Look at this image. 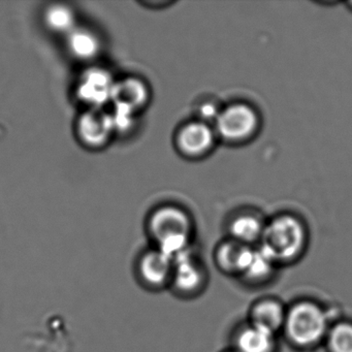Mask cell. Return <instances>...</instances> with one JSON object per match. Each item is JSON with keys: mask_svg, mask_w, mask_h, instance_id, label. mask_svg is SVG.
Masks as SVG:
<instances>
[{"mask_svg": "<svg viewBox=\"0 0 352 352\" xmlns=\"http://www.w3.org/2000/svg\"><path fill=\"white\" fill-rule=\"evenodd\" d=\"M146 232L156 247L172 257L192 248L195 224L190 214L175 205H164L152 211Z\"/></svg>", "mask_w": 352, "mask_h": 352, "instance_id": "obj_1", "label": "cell"}, {"mask_svg": "<svg viewBox=\"0 0 352 352\" xmlns=\"http://www.w3.org/2000/svg\"><path fill=\"white\" fill-rule=\"evenodd\" d=\"M306 243V230L296 216H277L265 226L261 248L274 261H285L298 256Z\"/></svg>", "mask_w": 352, "mask_h": 352, "instance_id": "obj_2", "label": "cell"}, {"mask_svg": "<svg viewBox=\"0 0 352 352\" xmlns=\"http://www.w3.org/2000/svg\"><path fill=\"white\" fill-rule=\"evenodd\" d=\"M213 127L218 139L241 145L254 139L261 129V116L251 104L234 102L220 110Z\"/></svg>", "mask_w": 352, "mask_h": 352, "instance_id": "obj_3", "label": "cell"}, {"mask_svg": "<svg viewBox=\"0 0 352 352\" xmlns=\"http://www.w3.org/2000/svg\"><path fill=\"white\" fill-rule=\"evenodd\" d=\"M286 331L296 345L310 347L327 333V317L322 309L312 302H300L286 314Z\"/></svg>", "mask_w": 352, "mask_h": 352, "instance_id": "obj_4", "label": "cell"}, {"mask_svg": "<svg viewBox=\"0 0 352 352\" xmlns=\"http://www.w3.org/2000/svg\"><path fill=\"white\" fill-rule=\"evenodd\" d=\"M174 257L150 246L135 256L133 272L137 283L146 292H162L168 290L172 278Z\"/></svg>", "mask_w": 352, "mask_h": 352, "instance_id": "obj_5", "label": "cell"}, {"mask_svg": "<svg viewBox=\"0 0 352 352\" xmlns=\"http://www.w3.org/2000/svg\"><path fill=\"white\" fill-rule=\"evenodd\" d=\"M207 284V270L193 248L174 257L168 292L183 300L199 296Z\"/></svg>", "mask_w": 352, "mask_h": 352, "instance_id": "obj_6", "label": "cell"}, {"mask_svg": "<svg viewBox=\"0 0 352 352\" xmlns=\"http://www.w3.org/2000/svg\"><path fill=\"white\" fill-rule=\"evenodd\" d=\"M218 138L209 123L190 121L177 131L175 145L181 155L188 160H201L211 153Z\"/></svg>", "mask_w": 352, "mask_h": 352, "instance_id": "obj_7", "label": "cell"}, {"mask_svg": "<svg viewBox=\"0 0 352 352\" xmlns=\"http://www.w3.org/2000/svg\"><path fill=\"white\" fill-rule=\"evenodd\" d=\"M76 127L79 141L92 150L108 145L115 133L112 115L104 109H88L78 118Z\"/></svg>", "mask_w": 352, "mask_h": 352, "instance_id": "obj_8", "label": "cell"}, {"mask_svg": "<svg viewBox=\"0 0 352 352\" xmlns=\"http://www.w3.org/2000/svg\"><path fill=\"white\" fill-rule=\"evenodd\" d=\"M115 82L107 69L90 67L80 77L76 88L77 98L88 109H102L111 102Z\"/></svg>", "mask_w": 352, "mask_h": 352, "instance_id": "obj_9", "label": "cell"}, {"mask_svg": "<svg viewBox=\"0 0 352 352\" xmlns=\"http://www.w3.org/2000/svg\"><path fill=\"white\" fill-rule=\"evenodd\" d=\"M150 100L147 84L139 78L129 77L115 82L111 102L115 109L137 115Z\"/></svg>", "mask_w": 352, "mask_h": 352, "instance_id": "obj_10", "label": "cell"}, {"mask_svg": "<svg viewBox=\"0 0 352 352\" xmlns=\"http://www.w3.org/2000/svg\"><path fill=\"white\" fill-rule=\"evenodd\" d=\"M67 50L74 58L91 61L102 52V40L89 28H76L67 36Z\"/></svg>", "mask_w": 352, "mask_h": 352, "instance_id": "obj_11", "label": "cell"}, {"mask_svg": "<svg viewBox=\"0 0 352 352\" xmlns=\"http://www.w3.org/2000/svg\"><path fill=\"white\" fill-rule=\"evenodd\" d=\"M253 249L232 240L222 243L215 252V261L222 271L244 273L252 256Z\"/></svg>", "mask_w": 352, "mask_h": 352, "instance_id": "obj_12", "label": "cell"}, {"mask_svg": "<svg viewBox=\"0 0 352 352\" xmlns=\"http://www.w3.org/2000/svg\"><path fill=\"white\" fill-rule=\"evenodd\" d=\"M283 307L275 300H263L253 307L251 312L252 325L275 333L285 322Z\"/></svg>", "mask_w": 352, "mask_h": 352, "instance_id": "obj_13", "label": "cell"}, {"mask_svg": "<svg viewBox=\"0 0 352 352\" xmlns=\"http://www.w3.org/2000/svg\"><path fill=\"white\" fill-rule=\"evenodd\" d=\"M43 21L50 32L56 34H71L76 28V14L65 3H52L45 9Z\"/></svg>", "mask_w": 352, "mask_h": 352, "instance_id": "obj_14", "label": "cell"}, {"mask_svg": "<svg viewBox=\"0 0 352 352\" xmlns=\"http://www.w3.org/2000/svg\"><path fill=\"white\" fill-rule=\"evenodd\" d=\"M265 226L257 216L241 214L230 222V236L232 240L241 244H250L261 239Z\"/></svg>", "mask_w": 352, "mask_h": 352, "instance_id": "obj_15", "label": "cell"}, {"mask_svg": "<svg viewBox=\"0 0 352 352\" xmlns=\"http://www.w3.org/2000/svg\"><path fill=\"white\" fill-rule=\"evenodd\" d=\"M236 344L239 352H273L275 340L271 331L251 324L239 335Z\"/></svg>", "mask_w": 352, "mask_h": 352, "instance_id": "obj_16", "label": "cell"}, {"mask_svg": "<svg viewBox=\"0 0 352 352\" xmlns=\"http://www.w3.org/2000/svg\"><path fill=\"white\" fill-rule=\"evenodd\" d=\"M274 263L275 261L263 249L253 250L252 256L243 274L253 280L263 279L271 273Z\"/></svg>", "mask_w": 352, "mask_h": 352, "instance_id": "obj_17", "label": "cell"}, {"mask_svg": "<svg viewBox=\"0 0 352 352\" xmlns=\"http://www.w3.org/2000/svg\"><path fill=\"white\" fill-rule=\"evenodd\" d=\"M329 345L331 352H352V324L343 322L329 331Z\"/></svg>", "mask_w": 352, "mask_h": 352, "instance_id": "obj_18", "label": "cell"}, {"mask_svg": "<svg viewBox=\"0 0 352 352\" xmlns=\"http://www.w3.org/2000/svg\"><path fill=\"white\" fill-rule=\"evenodd\" d=\"M220 110L221 109L217 108L213 102H206V104H201V108H199V120L209 123V124L211 121L215 122Z\"/></svg>", "mask_w": 352, "mask_h": 352, "instance_id": "obj_19", "label": "cell"}, {"mask_svg": "<svg viewBox=\"0 0 352 352\" xmlns=\"http://www.w3.org/2000/svg\"><path fill=\"white\" fill-rule=\"evenodd\" d=\"M348 6H349L350 9L352 10V1L351 3H348Z\"/></svg>", "mask_w": 352, "mask_h": 352, "instance_id": "obj_20", "label": "cell"}, {"mask_svg": "<svg viewBox=\"0 0 352 352\" xmlns=\"http://www.w3.org/2000/svg\"><path fill=\"white\" fill-rule=\"evenodd\" d=\"M228 352H239V351H228Z\"/></svg>", "mask_w": 352, "mask_h": 352, "instance_id": "obj_21", "label": "cell"}]
</instances>
